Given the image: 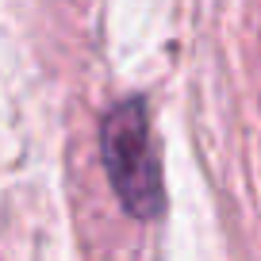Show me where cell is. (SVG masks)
Here are the masks:
<instances>
[{
    "label": "cell",
    "instance_id": "6da1fadb",
    "mask_svg": "<svg viewBox=\"0 0 261 261\" xmlns=\"http://www.w3.org/2000/svg\"><path fill=\"white\" fill-rule=\"evenodd\" d=\"M100 150H104L108 180H112L119 204L135 219H154L162 212L165 196H162V169L154 158L150 119L142 100H123L104 115Z\"/></svg>",
    "mask_w": 261,
    "mask_h": 261
}]
</instances>
